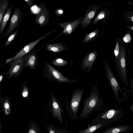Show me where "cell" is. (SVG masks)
I'll use <instances>...</instances> for the list:
<instances>
[{
	"label": "cell",
	"instance_id": "1",
	"mask_svg": "<svg viewBox=\"0 0 133 133\" xmlns=\"http://www.w3.org/2000/svg\"><path fill=\"white\" fill-rule=\"evenodd\" d=\"M98 88L97 85L94 86L88 97L84 101L83 109L81 113V115L82 116H84L93 110L98 109L102 105V99L100 97Z\"/></svg>",
	"mask_w": 133,
	"mask_h": 133
},
{
	"label": "cell",
	"instance_id": "2",
	"mask_svg": "<svg viewBox=\"0 0 133 133\" xmlns=\"http://www.w3.org/2000/svg\"><path fill=\"white\" fill-rule=\"evenodd\" d=\"M43 74L49 79L58 83H74L77 81V79H71L65 77L47 62L44 65Z\"/></svg>",
	"mask_w": 133,
	"mask_h": 133
},
{
	"label": "cell",
	"instance_id": "3",
	"mask_svg": "<svg viewBox=\"0 0 133 133\" xmlns=\"http://www.w3.org/2000/svg\"><path fill=\"white\" fill-rule=\"evenodd\" d=\"M23 12L18 6L15 8L10 18L8 28L4 34V37L11 34L13 31L19 26L23 17Z\"/></svg>",
	"mask_w": 133,
	"mask_h": 133
},
{
	"label": "cell",
	"instance_id": "4",
	"mask_svg": "<svg viewBox=\"0 0 133 133\" xmlns=\"http://www.w3.org/2000/svg\"><path fill=\"white\" fill-rule=\"evenodd\" d=\"M84 91L83 88H77L72 92L69 101L65 100L66 103H69L66 104V105L69 106L72 112L75 114L76 113L80 105Z\"/></svg>",
	"mask_w": 133,
	"mask_h": 133
},
{
	"label": "cell",
	"instance_id": "5",
	"mask_svg": "<svg viewBox=\"0 0 133 133\" xmlns=\"http://www.w3.org/2000/svg\"><path fill=\"white\" fill-rule=\"evenodd\" d=\"M24 56L15 60L10 63V68L6 74L8 79L17 78L22 72L24 68Z\"/></svg>",
	"mask_w": 133,
	"mask_h": 133
},
{
	"label": "cell",
	"instance_id": "6",
	"mask_svg": "<svg viewBox=\"0 0 133 133\" xmlns=\"http://www.w3.org/2000/svg\"><path fill=\"white\" fill-rule=\"evenodd\" d=\"M97 55V52L96 50L88 52L86 54L81 63V69L84 72L87 74L91 71Z\"/></svg>",
	"mask_w": 133,
	"mask_h": 133
},
{
	"label": "cell",
	"instance_id": "7",
	"mask_svg": "<svg viewBox=\"0 0 133 133\" xmlns=\"http://www.w3.org/2000/svg\"><path fill=\"white\" fill-rule=\"evenodd\" d=\"M39 7L40 10L36 15L35 22L37 24L43 27L48 24L50 14L47 7L44 3H41Z\"/></svg>",
	"mask_w": 133,
	"mask_h": 133
},
{
	"label": "cell",
	"instance_id": "8",
	"mask_svg": "<svg viewBox=\"0 0 133 133\" xmlns=\"http://www.w3.org/2000/svg\"><path fill=\"white\" fill-rule=\"evenodd\" d=\"M104 70L106 73L105 74L106 76L114 91L115 97L116 98H118V91L121 90L120 87L107 61L104 62Z\"/></svg>",
	"mask_w": 133,
	"mask_h": 133
},
{
	"label": "cell",
	"instance_id": "9",
	"mask_svg": "<svg viewBox=\"0 0 133 133\" xmlns=\"http://www.w3.org/2000/svg\"><path fill=\"white\" fill-rule=\"evenodd\" d=\"M83 18V17H81L72 21L63 23H57L61 27L63 28V30L58 36L51 41H52L63 34H64L66 35H69L72 34L76 28L79 25L81 24Z\"/></svg>",
	"mask_w": 133,
	"mask_h": 133
},
{
	"label": "cell",
	"instance_id": "10",
	"mask_svg": "<svg viewBox=\"0 0 133 133\" xmlns=\"http://www.w3.org/2000/svg\"><path fill=\"white\" fill-rule=\"evenodd\" d=\"M56 31V30H52L36 40L25 45L13 57L14 60L25 56L32 50L36 45L41 40L44 39L45 37Z\"/></svg>",
	"mask_w": 133,
	"mask_h": 133
},
{
	"label": "cell",
	"instance_id": "11",
	"mask_svg": "<svg viewBox=\"0 0 133 133\" xmlns=\"http://www.w3.org/2000/svg\"><path fill=\"white\" fill-rule=\"evenodd\" d=\"M100 6L99 5L93 4L88 9L81 23L82 29L88 27L91 23Z\"/></svg>",
	"mask_w": 133,
	"mask_h": 133
},
{
	"label": "cell",
	"instance_id": "12",
	"mask_svg": "<svg viewBox=\"0 0 133 133\" xmlns=\"http://www.w3.org/2000/svg\"><path fill=\"white\" fill-rule=\"evenodd\" d=\"M38 50H35L33 49L24 57V68L29 67L31 69L34 70L38 63V57L37 52L41 49Z\"/></svg>",
	"mask_w": 133,
	"mask_h": 133
},
{
	"label": "cell",
	"instance_id": "13",
	"mask_svg": "<svg viewBox=\"0 0 133 133\" xmlns=\"http://www.w3.org/2000/svg\"><path fill=\"white\" fill-rule=\"evenodd\" d=\"M49 43L46 46V49L48 51L59 53L67 50V48L63 43H59L49 44Z\"/></svg>",
	"mask_w": 133,
	"mask_h": 133
},
{
	"label": "cell",
	"instance_id": "14",
	"mask_svg": "<svg viewBox=\"0 0 133 133\" xmlns=\"http://www.w3.org/2000/svg\"><path fill=\"white\" fill-rule=\"evenodd\" d=\"M14 5L12 4L8 8L0 24V36L3 34L5 26L9 19L12 10Z\"/></svg>",
	"mask_w": 133,
	"mask_h": 133
},
{
	"label": "cell",
	"instance_id": "15",
	"mask_svg": "<svg viewBox=\"0 0 133 133\" xmlns=\"http://www.w3.org/2000/svg\"><path fill=\"white\" fill-rule=\"evenodd\" d=\"M10 0H1L0 1V24L7 10Z\"/></svg>",
	"mask_w": 133,
	"mask_h": 133
},
{
	"label": "cell",
	"instance_id": "16",
	"mask_svg": "<svg viewBox=\"0 0 133 133\" xmlns=\"http://www.w3.org/2000/svg\"><path fill=\"white\" fill-rule=\"evenodd\" d=\"M99 32V30L96 29L92 32L87 34L84 37L83 41V43L85 44L90 42L97 37Z\"/></svg>",
	"mask_w": 133,
	"mask_h": 133
},
{
	"label": "cell",
	"instance_id": "17",
	"mask_svg": "<svg viewBox=\"0 0 133 133\" xmlns=\"http://www.w3.org/2000/svg\"><path fill=\"white\" fill-rule=\"evenodd\" d=\"M129 127L121 126L111 128L108 129L103 133H121L127 131Z\"/></svg>",
	"mask_w": 133,
	"mask_h": 133
},
{
	"label": "cell",
	"instance_id": "18",
	"mask_svg": "<svg viewBox=\"0 0 133 133\" xmlns=\"http://www.w3.org/2000/svg\"><path fill=\"white\" fill-rule=\"evenodd\" d=\"M103 124L101 123L96 124L87 128L80 131L78 133H92L96 130L101 127Z\"/></svg>",
	"mask_w": 133,
	"mask_h": 133
},
{
	"label": "cell",
	"instance_id": "19",
	"mask_svg": "<svg viewBox=\"0 0 133 133\" xmlns=\"http://www.w3.org/2000/svg\"><path fill=\"white\" fill-rule=\"evenodd\" d=\"M119 112V111L117 110H110L104 113L102 116L101 118L106 119H111L118 114Z\"/></svg>",
	"mask_w": 133,
	"mask_h": 133
},
{
	"label": "cell",
	"instance_id": "20",
	"mask_svg": "<svg viewBox=\"0 0 133 133\" xmlns=\"http://www.w3.org/2000/svg\"><path fill=\"white\" fill-rule=\"evenodd\" d=\"M68 61L65 59L60 58H55L51 62V64L54 65L58 66H63L68 64Z\"/></svg>",
	"mask_w": 133,
	"mask_h": 133
},
{
	"label": "cell",
	"instance_id": "21",
	"mask_svg": "<svg viewBox=\"0 0 133 133\" xmlns=\"http://www.w3.org/2000/svg\"><path fill=\"white\" fill-rule=\"evenodd\" d=\"M19 31L18 29L16 30L9 36L4 44L6 47L10 45L15 39Z\"/></svg>",
	"mask_w": 133,
	"mask_h": 133
},
{
	"label": "cell",
	"instance_id": "22",
	"mask_svg": "<svg viewBox=\"0 0 133 133\" xmlns=\"http://www.w3.org/2000/svg\"><path fill=\"white\" fill-rule=\"evenodd\" d=\"M29 89L26 84L24 83L21 87V93L22 96L27 98L29 95Z\"/></svg>",
	"mask_w": 133,
	"mask_h": 133
},
{
	"label": "cell",
	"instance_id": "23",
	"mask_svg": "<svg viewBox=\"0 0 133 133\" xmlns=\"http://www.w3.org/2000/svg\"><path fill=\"white\" fill-rule=\"evenodd\" d=\"M105 16V13L103 10L100 11L95 18L93 22V24L95 25L101 19L104 18Z\"/></svg>",
	"mask_w": 133,
	"mask_h": 133
},
{
	"label": "cell",
	"instance_id": "24",
	"mask_svg": "<svg viewBox=\"0 0 133 133\" xmlns=\"http://www.w3.org/2000/svg\"><path fill=\"white\" fill-rule=\"evenodd\" d=\"M63 10L61 8H57L55 10V14L56 15L58 16H61L64 14Z\"/></svg>",
	"mask_w": 133,
	"mask_h": 133
},
{
	"label": "cell",
	"instance_id": "25",
	"mask_svg": "<svg viewBox=\"0 0 133 133\" xmlns=\"http://www.w3.org/2000/svg\"><path fill=\"white\" fill-rule=\"evenodd\" d=\"M13 57H11L10 58L7 59L4 63L3 64L1 65V68H2L4 65H6L9 63H10L12 62L13 61Z\"/></svg>",
	"mask_w": 133,
	"mask_h": 133
},
{
	"label": "cell",
	"instance_id": "26",
	"mask_svg": "<svg viewBox=\"0 0 133 133\" xmlns=\"http://www.w3.org/2000/svg\"><path fill=\"white\" fill-rule=\"evenodd\" d=\"M114 52L115 55L117 57L119 52V45L118 42H117L115 49L114 50Z\"/></svg>",
	"mask_w": 133,
	"mask_h": 133
},
{
	"label": "cell",
	"instance_id": "27",
	"mask_svg": "<svg viewBox=\"0 0 133 133\" xmlns=\"http://www.w3.org/2000/svg\"><path fill=\"white\" fill-rule=\"evenodd\" d=\"M131 37L129 34H128L126 35L124 38V41L126 42H129L131 40Z\"/></svg>",
	"mask_w": 133,
	"mask_h": 133
},
{
	"label": "cell",
	"instance_id": "28",
	"mask_svg": "<svg viewBox=\"0 0 133 133\" xmlns=\"http://www.w3.org/2000/svg\"><path fill=\"white\" fill-rule=\"evenodd\" d=\"M26 4L30 7H31L33 5L32 1V0H24Z\"/></svg>",
	"mask_w": 133,
	"mask_h": 133
},
{
	"label": "cell",
	"instance_id": "29",
	"mask_svg": "<svg viewBox=\"0 0 133 133\" xmlns=\"http://www.w3.org/2000/svg\"><path fill=\"white\" fill-rule=\"evenodd\" d=\"M5 73L1 74L0 75V87H1V85L2 82L3 78L4 76Z\"/></svg>",
	"mask_w": 133,
	"mask_h": 133
},
{
	"label": "cell",
	"instance_id": "30",
	"mask_svg": "<svg viewBox=\"0 0 133 133\" xmlns=\"http://www.w3.org/2000/svg\"><path fill=\"white\" fill-rule=\"evenodd\" d=\"M29 133H36L35 131L33 130H29Z\"/></svg>",
	"mask_w": 133,
	"mask_h": 133
},
{
	"label": "cell",
	"instance_id": "31",
	"mask_svg": "<svg viewBox=\"0 0 133 133\" xmlns=\"http://www.w3.org/2000/svg\"><path fill=\"white\" fill-rule=\"evenodd\" d=\"M131 110L133 112V105H132L130 107Z\"/></svg>",
	"mask_w": 133,
	"mask_h": 133
},
{
	"label": "cell",
	"instance_id": "32",
	"mask_svg": "<svg viewBox=\"0 0 133 133\" xmlns=\"http://www.w3.org/2000/svg\"><path fill=\"white\" fill-rule=\"evenodd\" d=\"M50 133H55L54 131L52 130L50 131Z\"/></svg>",
	"mask_w": 133,
	"mask_h": 133
},
{
	"label": "cell",
	"instance_id": "33",
	"mask_svg": "<svg viewBox=\"0 0 133 133\" xmlns=\"http://www.w3.org/2000/svg\"><path fill=\"white\" fill-rule=\"evenodd\" d=\"M131 19L132 21L133 22V16L132 17Z\"/></svg>",
	"mask_w": 133,
	"mask_h": 133
},
{
	"label": "cell",
	"instance_id": "34",
	"mask_svg": "<svg viewBox=\"0 0 133 133\" xmlns=\"http://www.w3.org/2000/svg\"><path fill=\"white\" fill-rule=\"evenodd\" d=\"M132 29L133 30V27L132 28Z\"/></svg>",
	"mask_w": 133,
	"mask_h": 133
}]
</instances>
